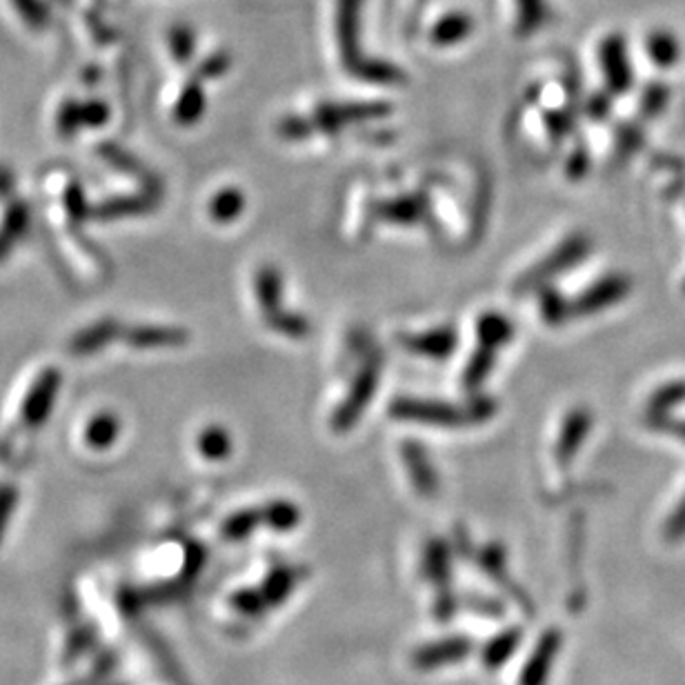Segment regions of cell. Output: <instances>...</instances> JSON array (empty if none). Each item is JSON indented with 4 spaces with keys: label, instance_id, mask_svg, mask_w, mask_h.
Returning <instances> with one entry per match:
<instances>
[{
    "label": "cell",
    "instance_id": "obj_1",
    "mask_svg": "<svg viewBox=\"0 0 685 685\" xmlns=\"http://www.w3.org/2000/svg\"><path fill=\"white\" fill-rule=\"evenodd\" d=\"M494 401L474 399L470 407H454L436 401H421V399H396L390 405L392 419L399 421H414L425 425H443V428H459V425L483 423L494 414Z\"/></svg>",
    "mask_w": 685,
    "mask_h": 685
},
{
    "label": "cell",
    "instance_id": "obj_2",
    "mask_svg": "<svg viewBox=\"0 0 685 685\" xmlns=\"http://www.w3.org/2000/svg\"><path fill=\"white\" fill-rule=\"evenodd\" d=\"M379 376H381V354L379 356L374 354L370 356V359H365L359 376H356L354 385L350 387V392H347V399L341 403L339 410L334 412V419H332L334 432L343 434L350 430L356 421H359V416L365 412V407L372 401L376 385H379Z\"/></svg>",
    "mask_w": 685,
    "mask_h": 685
},
{
    "label": "cell",
    "instance_id": "obj_3",
    "mask_svg": "<svg viewBox=\"0 0 685 685\" xmlns=\"http://www.w3.org/2000/svg\"><path fill=\"white\" fill-rule=\"evenodd\" d=\"M588 250H590V241L583 234L570 236L568 241L559 247V250H554L543 263L536 265L519 285L525 287V290H532V287L552 279L554 274H561L563 270H568V267L583 261Z\"/></svg>",
    "mask_w": 685,
    "mask_h": 685
},
{
    "label": "cell",
    "instance_id": "obj_4",
    "mask_svg": "<svg viewBox=\"0 0 685 685\" xmlns=\"http://www.w3.org/2000/svg\"><path fill=\"white\" fill-rule=\"evenodd\" d=\"M630 294V281L621 274L605 276L599 283H594L588 292H583L577 301L570 305V316H588L601 310H608L610 305L625 299Z\"/></svg>",
    "mask_w": 685,
    "mask_h": 685
},
{
    "label": "cell",
    "instance_id": "obj_5",
    "mask_svg": "<svg viewBox=\"0 0 685 685\" xmlns=\"http://www.w3.org/2000/svg\"><path fill=\"white\" fill-rule=\"evenodd\" d=\"M590 423H592L590 412L583 410V407H579V410H572L568 414V419L563 421L559 441L557 445H554V459L559 461L561 468H565V465L572 461V456L579 452L581 443L585 441V436H588Z\"/></svg>",
    "mask_w": 685,
    "mask_h": 685
},
{
    "label": "cell",
    "instance_id": "obj_6",
    "mask_svg": "<svg viewBox=\"0 0 685 685\" xmlns=\"http://www.w3.org/2000/svg\"><path fill=\"white\" fill-rule=\"evenodd\" d=\"M456 336L454 327H439V330H430L423 334H403L401 345L405 350L416 352L421 356H432V359H445L456 350Z\"/></svg>",
    "mask_w": 685,
    "mask_h": 685
},
{
    "label": "cell",
    "instance_id": "obj_7",
    "mask_svg": "<svg viewBox=\"0 0 685 685\" xmlns=\"http://www.w3.org/2000/svg\"><path fill=\"white\" fill-rule=\"evenodd\" d=\"M256 296L258 305H261L265 323L274 321L276 316H281V296H283V279L276 267L263 265L261 270L256 272Z\"/></svg>",
    "mask_w": 685,
    "mask_h": 685
},
{
    "label": "cell",
    "instance_id": "obj_8",
    "mask_svg": "<svg viewBox=\"0 0 685 685\" xmlns=\"http://www.w3.org/2000/svg\"><path fill=\"white\" fill-rule=\"evenodd\" d=\"M403 461L407 465V472H410L412 481L423 496H430L439 488V479H436V472L430 465L428 454H425L423 445L416 441L403 443Z\"/></svg>",
    "mask_w": 685,
    "mask_h": 685
},
{
    "label": "cell",
    "instance_id": "obj_9",
    "mask_svg": "<svg viewBox=\"0 0 685 685\" xmlns=\"http://www.w3.org/2000/svg\"><path fill=\"white\" fill-rule=\"evenodd\" d=\"M514 334L512 323L505 316L488 312L483 314L479 323H476V336H479V345L490 347V350L499 352L503 345H508Z\"/></svg>",
    "mask_w": 685,
    "mask_h": 685
},
{
    "label": "cell",
    "instance_id": "obj_10",
    "mask_svg": "<svg viewBox=\"0 0 685 685\" xmlns=\"http://www.w3.org/2000/svg\"><path fill=\"white\" fill-rule=\"evenodd\" d=\"M376 216H379L381 221L410 225V223L421 221L423 201H421V198H414V196L396 198V201L379 205V210H376Z\"/></svg>",
    "mask_w": 685,
    "mask_h": 685
},
{
    "label": "cell",
    "instance_id": "obj_11",
    "mask_svg": "<svg viewBox=\"0 0 685 685\" xmlns=\"http://www.w3.org/2000/svg\"><path fill=\"white\" fill-rule=\"evenodd\" d=\"M196 448L205 459L223 461L232 454V436L221 425H210L196 439Z\"/></svg>",
    "mask_w": 685,
    "mask_h": 685
},
{
    "label": "cell",
    "instance_id": "obj_12",
    "mask_svg": "<svg viewBox=\"0 0 685 685\" xmlns=\"http://www.w3.org/2000/svg\"><path fill=\"white\" fill-rule=\"evenodd\" d=\"M185 341L187 332L178 327H143L132 332V343L138 347H178Z\"/></svg>",
    "mask_w": 685,
    "mask_h": 685
},
{
    "label": "cell",
    "instance_id": "obj_13",
    "mask_svg": "<svg viewBox=\"0 0 685 685\" xmlns=\"http://www.w3.org/2000/svg\"><path fill=\"white\" fill-rule=\"evenodd\" d=\"M245 210V196L241 190H223L210 201V216L216 223H232Z\"/></svg>",
    "mask_w": 685,
    "mask_h": 685
},
{
    "label": "cell",
    "instance_id": "obj_14",
    "mask_svg": "<svg viewBox=\"0 0 685 685\" xmlns=\"http://www.w3.org/2000/svg\"><path fill=\"white\" fill-rule=\"evenodd\" d=\"M494 359H496L494 350H490V347H485V345H479V350L472 354V361L468 363V367H465L463 385L468 387V390H476V387L488 379V374L494 367Z\"/></svg>",
    "mask_w": 685,
    "mask_h": 685
},
{
    "label": "cell",
    "instance_id": "obj_15",
    "mask_svg": "<svg viewBox=\"0 0 685 685\" xmlns=\"http://www.w3.org/2000/svg\"><path fill=\"white\" fill-rule=\"evenodd\" d=\"M18 18L34 32H43L49 25V9L43 0H9Z\"/></svg>",
    "mask_w": 685,
    "mask_h": 685
},
{
    "label": "cell",
    "instance_id": "obj_16",
    "mask_svg": "<svg viewBox=\"0 0 685 685\" xmlns=\"http://www.w3.org/2000/svg\"><path fill=\"white\" fill-rule=\"evenodd\" d=\"M470 29H472L470 18H465L461 14H452V16H445L441 25L436 27L434 38H436V43L448 45V43L461 41L465 34H470Z\"/></svg>",
    "mask_w": 685,
    "mask_h": 685
},
{
    "label": "cell",
    "instance_id": "obj_17",
    "mask_svg": "<svg viewBox=\"0 0 685 685\" xmlns=\"http://www.w3.org/2000/svg\"><path fill=\"white\" fill-rule=\"evenodd\" d=\"M201 114H203V92L196 85H190L176 105V118H178V123L190 125Z\"/></svg>",
    "mask_w": 685,
    "mask_h": 685
},
{
    "label": "cell",
    "instance_id": "obj_18",
    "mask_svg": "<svg viewBox=\"0 0 685 685\" xmlns=\"http://www.w3.org/2000/svg\"><path fill=\"white\" fill-rule=\"evenodd\" d=\"M541 314L550 325H561L570 316V305L557 292L545 290L541 294Z\"/></svg>",
    "mask_w": 685,
    "mask_h": 685
},
{
    "label": "cell",
    "instance_id": "obj_19",
    "mask_svg": "<svg viewBox=\"0 0 685 685\" xmlns=\"http://www.w3.org/2000/svg\"><path fill=\"white\" fill-rule=\"evenodd\" d=\"M118 436V423L114 416H101V419H96L92 425H89V439H92L94 445H109L114 443V439Z\"/></svg>",
    "mask_w": 685,
    "mask_h": 685
},
{
    "label": "cell",
    "instance_id": "obj_20",
    "mask_svg": "<svg viewBox=\"0 0 685 685\" xmlns=\"http://www.w3.org/2000/svg\"><path fill=\"white\" fill-rule=\"evenodd\" d=\"M172 54L176 56V61L178 63H185L187 58H190L192 54V49H194V41H192V34H190V29H174L172 32Z\"/></svg>",
    "mask_w": 685,
    "mask_h": 685
}]
</instances>
